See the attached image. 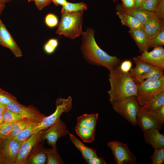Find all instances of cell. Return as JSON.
<instances>
[{"mask_svg": "<svg viewBox=\"0 0 164 164\" xmlns=\"http://www.w3.org/2000/svg\"><path fill=\"white\" fill-rule=\"evenodd\" d=\"M95 31L88 28L82 35L81 50L84 58L90 64L106 68L109 70L119 65L120 60L101 49L95 38Z\"/></svg>", "mask_w": 164, "mask_h": 164, "instance_id": "cell-1", "label": "cell"}, {"mask_svg": "<svg viewBox=\"0 0 164 164\" xmlns=\"http://www.w3.org/2000/svg\"><path fill=\"white\" fill-rule=\"evenodd\" d=\"M111 88L108 91L111 104L132 96H137V85L129 72H122L119 65L109 70Z\"/></svg>", "mask_w": 164, "mask_h": 164, "instance_id": "cell-2", "label": "cell"}, {"mask_svg": "<svg viewBox=\"0 0 164 164\" xmlns=\"http://www.w3.org/2000/svg\"><path fill=\"white\" fill-rule=\"evenodd\" d=\"M56 33L59 36L74 39L82 35L83 11L76 12H62Z\"/></svg>", "mask_w": 164, "mask_h": 164, "instance_id": "cell-3", "label": "cell"}, {"mask_svg": "<svg viewBox=\"0 0 164 164\" xmlns=\"http://www.w3.org/2000/svg\"><path fill=\"white\" fill-rule=\"evenodd\" d=\"M136 97L140 106L164 91V76L158 80L146 79L137 84Z\"/></svg>", "mask_w": 164, "mask_h": 164, "instance_id": "cell-4", "label": "cell"}, {"mask_svg": "<svg viewBox=\"0 0 164 164\" xmlns=\"http://www.w3.org/2000/svg\"><path fill=\"white\" fill-rule=\"evenodd\" d=\"M111 104L115 111L133 125H137V118L140 106L136 96L129 97Z\"/></svg>", "mask_w": 164, "mask_h": 164, "instance_id": "cell-5", "label": "cell"}, {"mask_svg": "<svg viewBox=\"0 0 164 164\" xmlns=\"http://www.w3.org/2000/svg\"><path fill=\"white\" fill-rule=\"evenodd\" d=\"M56 105V108L55 111L50 116L44 118L36 128L33 134L50 127L60 118L63 113L70 111L72 108V98L70 96L67 99L60 97L57 99Z\"/></svg>", "mask_w": 164, "mask_h": 164, "instance_id": "cell-6", "label": "cell"}, {"mask_svg": "<svg viewBox=\"0 0 164 164\" xmlns=\"http://www.w3.org/2000/svg\"><path fill=\"white\" fill-rule=\"evenodd\" d=\"M22 142L10 137L0 138V152L3 164H15Z\"/></svg>", "mask_w": 164, "mask_h": 164, "instance_id": "cell-7", "label": "cell"}, {"mask_svg": "<svg viewBox=\"0 0 164 164\" xmlns=\"http://www.w3.org/2000/svg\"><path fill=\"white\" fill-rule=\"evenodd\" d=\"M108 145L114 155L115 164H137L136 157L130 151L126 144L115 140L108 142Z\"/></svg>", "mask_w": 164, "mask_h": 164, "instance_id": "cell-8", "label": "cell"}, {"mask_svg": "<svg viewBox=\"0 0 164 164\" xmlns=\"http://www.w3.org/2000/svg\"><path fill=\"white\" fill-rule=\"evenodd\" d=\"M69 133L66 125L60 118L52 126L44 130L40 139L41 141L46 140L48 144L52 147L56 146L59 138Z\"/></svg>", "mask_w": 164, "mask_h": 164, "instance_id": "cell-9", "label": "cell"}, {"mask_svg": "<svg viewBox=\"0 0 164 164\" xmlns=\"http://www.w3.org/2000/svg\"><path fill=\"white\" fill-rule=\"evenodd\" d=\"M7 109L17 113L23 118L41 122L45 115L32 105L26 106L19 102H12L6 105Z\"/></svg>", "mask_w": 164, "mask_h": 164, "instance_id": "cell-10", "label": "cell"}, {"mask_svg": "<svg viewBox=\"0 0 164 164\" xmlns=\"http://www.w3.org/2000/svg\"><path fill=\"white\" fill-rule=\"evenodd\" d=\"M140 60L164 70V49L162 46L153 48L151 51H145L137 56Z\"/></svg>", "mask_w": 164, "mask_h": 164, "instance_id": "cell-11", "label": "cell"}, {"mask_svg": "<svg viewBox=\"0 0 164 164\" xmlns=\"http://www.w3.org/2000/svg\"><path fill=\"white\" fill-rule=\"evenodd\" d=\"M163 123L156 113L139 111L137 118V125L141 128L143 132L152 128L160 130Z\"/></svg>", "mask_w": 164, "mask_h": 164, "instance_id": "cell-12", "label": "cell"}, {"mask_svg": "<svg viewBox=\"0 0 164 164\" xmlns=\"http://www.w3.org/2000/svg\"><path fill=\"white\" fill-rule=\"evenodd\" d=\"M44 130L31 135L22 144L15 164H26L33 147L39 141Z\"/></svg>", "mask_w": 164, "mask_h": 164, "instance_id": "cell-13", "label": "cell"}, {"mask_svg": "<svg viewBox=\"0 0 164 164\" xmlns=\"http://www.w3.org/2000/svg\"><path fill=\"white\" fill-rule=\"evenodd\" d=\"M0 45L9 49L16 57L22 56L20 49L0 19Z\"/></svg>", "mask_w": 164, "mask_h": 164, "instance_id": "cell-14", "label": "cell"}, {"mask_svg": "<svg viewBox=\"0 0 164 164\" xmlns=\"http://www.w3.org/2000/svg\"><path fill=\"white\" fill-rule=\"evenodd\" d=\"M39 141L35 144L31 151L26 164H44L47 160V149L43 146L44 142Z\"/></svg>", "mask_w": 164, "mask_h": 164, "instance_id": "cell-15", "label": "cell"}, {"mask_svg": "<svg viewBox=\"0 0 164 164\" xmlns=\"http://www.w3.org/2000/svg\"><path fill=\"white\" fill-rule=\"evenodd\" d=\"M117 11L124 12L133 16L142 25L155 16L154 12H149L140 9L133 8L128 9L124 7L121 4L119 3L116 6Z\"/></svg>", "mask_w": 164, "mask_h": 164, "instance_id": "cell-16", "label": "cell"}, {"mask_svg": "<svg viewBox=\"0 0 164 164\" xmlns=\"http://www.w3.org/2000/svg\"><path fill=\"white\" fill-rule=\"evenodd\" d=\"M159 130L152 128L143 132L145 142L154 148L164 147V136Z\"/></svg>", "mask_w": 164, "mask_h": 164, "instance_id": "cell-17", "label": "cell"}, {"mask_svg": "<svg viewBox=\"0 0 164 164\" xmlns=\"http://www.w3.org/2000/svg\"><path fill=\"white\" fill-rule=\"evenodd\" d=\"M164 105V91L157 94L141 107L140 111L157 113Z\"/></svg>", "mask_w": 164, "mask_h": 164, "instance_id": "cell-18", "label": "cell"}, {"mask_svg": "<svg viewBox=\"0 0 164 164\" xmlns=\"http://www.w3.org/2000/svg\"><path fill=\"white\" fill-rule=\"evenodd\" d=\"M128 32L135 41L140 52L148 51V38L142 29H129Z\"/></svg>", "mask_w": 164, "mask_h": 164, "instance_id": "cell-19", "label": "cell"}, {"mask_svg": "<svg viewBox=\"0 0 164 164\" xmlns=\"http://www.w3.org/2000/svg\"><path fill=\"white\" fill-rule=\"evenodd\" d=\"M133 59L135 66L134 68L130 70L129 73L135 82L137 78L148 72L154 66L140 60L137 56L133 57Z\"/></svg>", "mask_w": 164, "mask_h": 164, "instance_id": "cell-20", "label": "cell"}, {"mask_svg": "<svg viewBox=\"0 0 164 164\" xmlns=\"http://www.w3.org/2000/svg\"><path fill=\"white\" fill-rule=\"evenodd\" d=\"M162 23L164 22H160L155 16L142 25V29L148 38H150L158 32Z\"/></svg>", "mask_w": 164, "mask_h": 164, "instance_id": "cell-21", "label": "cell"}, {"mask_svg": "<svg viewBox=\"0 0 164 164\" xmlns=\"http://www.w3.org/2000/svg\"><path fill=\"white\" fill-rule=\"evenodd\" d=\"M116 15L120 19L122 25L130 29H142V25L130 15L121 11H117Z\"/></svg>", "mask_w": 164, "mask_h": 164, "instance_id": "cell-22", "label": "cell"}, {"mask_svg": "<svg viewBox=\"0 0 164 164\" xmlns=\"http://www.w3.org/2000/svg\"><path fill=\"white\" fill-rule=\"evenodd\" d=\"M69 134L71 141L80 151L84 160L97 156V152L94 149L85 145L72 134Z\"/></svg>", "mask_w": 164, "mask_h": 164, "instance_id": "cell-23", "label": "cell"}, {"mask_svg": "<svg viewBox=\"0 0 164 164\" xmlns=\"http://www.w3.org/2000/svg\"><path fill=\"white\" fill-rule=\"evenodd\" d=\"M75 129L83 142L91 143L95 140V129L89 127L76 125Z\"/></svg>", "mask_w": 164, "mask_h": 164, "instance_id": "cell-24", "label": "cell"}, {"mask_svg": "<svg viewBox=\"0 0 164 164\" xmlns=\"http://www.w3.org/2000/svg\"><path fill=\"white\" fill-rule=\"evenodd\" d=\"M98 117V114H83L77 118L76 125L87 126L96 130Z\"/></svg>", "mask_w": 164, "mask_h": 164, "instance_id": "cell-25", "label": "cell"}, {"mask_svg": "<svg viewBox=\"0 0 164 164\" xmlns=\"http://www.w3.org/2000/svg\"><path fill=\"white\" fill-rule=\"evenodd\" d=\"M163 71L160 68L154 66L148 72L137 78L135 82L137 84L146 79H159L164 76Z\"/></svg>", "mask_w": 164, "mask_h": 164, "instance_id": "cell-26", "label": "cell"}, {"mask_svg": "<svg viewBox=\"0 0 164 164\" xmlns=\"http://www.w3.org/2000/svg\"><path fill=\"white\" fill-rule=\"evenodd\" d=\"M36 122L39 121L24 118L14 123L12 132L9 137L13 138L30 125Z\"/></svg>", "mask_w": 164, "mask_h": 164, "instance_id": "cell-27", "label": "cell"}, {"mask_svg": "<svg viewBox=\"0 0 164 164\" xmlns=\"http://www.w3.org/2000/svg\"><path fill=\"white\" fill-rule=\"evenodd\" d=\"M149 48L164 45V23L161 25L158 32L154 36L148 38Z\"/></svg>", "mask_w": 164, "mask_h": 164, "instance_id": "cell-28", "label": "cell"}, {"mask_svg": "<svg viewBox=\"0 0 164 164\" xmlns=\"http://www.w3.org/2000/svg\"><path fill=\"white\" fill-rule=\"evenodd\" d=\"M47 164H63L65 162L58 152L56 146L47 149Z\"/></svg>", "mask_w": 164, "mask_h": 164, "instance_id": "cell-29", "label": "cell"}, {"mask_svg": "<svg viewBox=\"0 0 164 164\" xmlns=\"http://www.w3.org/2000/svg\"><path fill=\"white\" fill-rule=\"evenodd\" d=\"M41 122L33 123L19 133L13 138L19 142H23L34 133L36 127Z\"/></svg>", "mask_w": 164, "mask_h": 164, "instance_id": "cell-30", "label": "cell"}, {"mask_svg": "<svg viewBox=\"0 0 164 164\" xmlns=\"http://www.w3.org/2000/svg\"><path fill=\"white\" fill-rule=\"evenodd\" d=\"M87 9L86 5L83 2L75 3L67 2L64 6H62L61 12H76L86 10Z\"/></svg>", "mask_w": 164, "mask_h": 164, "instance_id": "cell-31", "label": "cell"}, {"mask_svg": "<svg viewBox=\"0 0 164 164\" xmlns=\"http://www.w3.org/2000/svg\"><path fill=\"white\" fill-rule=\"evenodd\" d=\"M3 118L4 122L13 124L24 118L17 113L7 109L3 113Z\"/></svg>", "mask_w": 164, "mask_h": 164, "instance_id": "cell-32", "label": "cell"}, {"mask_svg": "<svg viewBox=\"0 0 164 164\" xmlns=\"http://www.w3.org/2000/svg\"><path fill=\"white\" fill-rule=\"evenodd\" d=\"M154 152L151 157L152 164H162L164 162V147L154 148Z\"/></svg>", "mask_w": 164, "mask_h": 164, "instance_id": "cell-33", "label": "cell"}, {"mask_svg": "<svg viewBox=\"0 0 164 164\" xmlns=\"http://www.w3.org/2000/svg\"><path fill=\"white\" fill-rule=\"evenodd\" d=\"M0 102L6 105L12 103H18L16 98L0 87Z\"/></svg>", "mask_w": 164, "mask_h": 164, "instance_id": "cell-34", "label": "cell"}, {"mask_svg": "<svg viewBox=\"0 0 164 164\" xmlns=\"http://www.w3.org/2000/svg\"><path fill=\"white\" fill-rule=\"evenodd\" d=\"M13 123L3 122L0 124V138H5L10 137L12 132Z\"/></svg>", "mask_w": 164, "mask_h": 164, "instance_id": "cell-35", "label": "cell"}, {"mask_svg": "<svg viewBox=\"0 0 164 164\" xmlns=\"http://www.w3.org/2000/svg\"><path fill=\"white\" fill-rule=\"evenodd\" d=\"M57 39L51 38L48 40L43 46V50L47 54H51L53 53L58 46Z\"/></svg>", "mask_w": 164, "mask_h": 164, "instance_id": "cell-36", "label": "cell"}, {"mask_svg": "<svg viewBox=\"0 0 164 164\" xmlns=\"http://www.w3.org/2000/svg\"><path fill=\"white\" fill-rule=\"evenodd\" d=\"M160 1V0H146L139 9L147 11L154 12Z\"/></svg>", "mask_w": 164, "mask_h": 164, "instance_id": "cell-37", "label": "cell"}, {"mask_svg": "<svg viewBox=\"0 0 164 164\" xmlns=\"http://www.w3.org/2000/svg\"><path fill=\"white\" fill-rule=\"evenodd\" d=\"M45 22L49 27L53 28L57 26L58 24V19L54 14L49 13L47 14L45 18Z\"/></svg>", "mask_w": 164, "mask_h": 164, "instance_id": "cell-38", "label": "cell"}, {"mask_svg": "<svg viewBox=\"0 0 164 164\" xmlns=\"http://www.w3.org/2000/svg\"><path fill=\"white\" fill-rule=\"evenodd\" d=\"M154 13L160 22H164V0H160Z\"/></svg>", "mask_w": 164, "mask_h": 164, "instance_id": "cell-39", "label": "cell"}, {"mask_svg": "<svg viewBox=\"0 0 164 164\" xmlns=\"http://www.w3.org/2000/svg\"><path fill=\"white\" fill-rule=\"evenodd\" d=\"M132 63L130 60H126L122 62L119 67L120 69L123 72L128 73L131 69Z\"/></svg>", "mask_w": 164, "mask_h": 164, "instance_id": "cell-40", "label": "cell"}, {"mask_svg": "<svg viewBox=\"0 0 164 164\" xmlns=\"http://www.w3.org/2000/svg\"><path fill=\"white\" fill-rule=\"evenodd\" d=\"M85 161L88 164H106V162L102 157H99L97 156H94L87 159Z\"/></svg>", "mask_w": 164, "mask_h": 164, "instance_id": "cell-41", "label": "cell"}, {"mask_svg": "<svg viewBox=\"0 0 164 164\" xmlns=\"http://www.w3.org/2000/svg\"><path fill=\"white\" fill-rule=\"evenodd\" d=\"M34 2L37 9L41 10L50 5L52 2V0H35Z\"/></svg>", "mask_w": 164, "mask_h": 164, "instance_id": "cell-42", "label": "cell"}, {"mask_svg": "<svg viewBox=\"0 0 164 164\" xmlns=\"http://www.w3.org/2000/svg\"><path fill=\"white\" fill-rule=\"evenodd\" d=\"M121 5L124 7L130 9L134 7V0H121Z\"/></svg>", "mask_w": 164, "mask_h": 164, "instance_id": "cell-43", "label": "cell"}, {"mask_svg": "<svg viewBox=\"0 0 164 164\" xmlns=\"http://www.w3.org/2000/svg\"><path fill=\"white\" fill-rule=\"evenodd\" d=\"M156 113L160 120L164 122V105H163Z\"/></svg>", "mask_w": 164, "mask_h": 164, "instance_id": "cell-44", "label": "cell"}, {"mask_svg": "<svg viewBox=\"0 0 164 164\" xmlns=\"http://www.w3.org/2000/svg\"><path fill=\"white\" fill-rule=\"evenodd\" d=\"M52 2L56 6H64L67 2L66 0H52Z\"/></svg>", "mask_w": 164, "mask_h": 164, "instance_id": "cell-45", "label": "cell"}, {"mask_svg": "<svg viewBox=\"0 0 164 164\" xmlns=\"http://www.w3.org/2000/svg\"><path fill=\"white\" fill-rule=\"evenodd\" d=\"M146 0H135L134 8L139 9L144 4Z\"/></svg>", "mask_w": 164, "mask_h": 164, "instance_id": "cell-46", "label": "cell"}, {"mask_svg": "<svg viewBox=\"0 0 164 164\" xmlns=\"http://www.w3.org/2000/svg\"><path fill=\"white\" fill-rule=\"evenodd\" d=\"M6 109V105L0 102V113H3Z\"/></svg>", "mask_w": 164, "mask_h": 164, "instance_id": "cell-47", "label": "cell"}, {"mask_svg": "<svg viewBox=\"0 0 164 164\" xmlns=\"http://www.w3.org/2000/svg\"><path fill=\"white\" fill-rule=\"evenodd\" d=\"M5 7V5L0 3V16Z\"/></svg>", "mask_w": 164, "mask_h": 164, "instance_id": "cell-48", "label": "cell"}, {"mask_svg": "<svg viewBox=\"0 0 164 164\" xmlns=\"http://www.w3.org/2000/svg\"><path fill=\"white\" fill-rule=\"evenodd\" d=\"M12 0H0V3L5 5V3L10 2Z\"/></svg>", "mask_w": 164, "mask_h": 164, "instance_id": "cell-49", "label": "cell"}, {"mask_svg": "<svg viewBox=\"0 0 164 164\" xmlns=\"http://www.w3.org/2000/svg\"><path fill=\"white\" fill-rule=\"evenodd\" d=\"M3 113H0V124L4 122L3 118Z\"/></svg>", "mask_w": 164, "mask_h": 164, "instance_id": "cell-50", "label": "cell"}, {"mask_svg": "<svg viewBox=\"0 0 164 164\" xmlns=\"http://www.w3.org/2000/svg\"><path fill=\"white\" fill-rule=\"evenodd\" d=\"M0 164H3L2 161L1 157L0 152Z\"/></svg>", "mask_w": 164, "mask_h": 164, "instance_id": "cell-51", "label": "cell"}, {"mask_svg": "<svg viewBox=\"0 0 164 164\" xmlns=\"http://www.w3.org/2000/svg\"><path fill=\"white\" fill-rule=\"evenodd\" d=\"M35 1V0H28V2H31V1Z\"/></svg>", "mask_w": 164, "mask_h": 164, "instance_id": "cell-52", "label": "cell"}, {"mask_svg": "<svg viewBox=\"0 0 164 164\" xmlns=\"http://www.w3.org/2000/svg\"><path fill=\"white\" fill-rule=\"evenodd\" d=\"M114 2H116L118 1V0H113Z\"/></svg>", "mask_w": 164, "mask_h": 164, "instance_id": "cell-53", "label": "cell"}, {"mask_svg": "<svg viewBox=\"0 0 164 164\" xmlns=\"http://www.w3.org/2000/svg\"></svg>", "mask_w": 164, "mask_h": 164, "instance_id": "cell-54", "label": "cell"}, {"mask_svg": "<svg viewBox=\"0 0 164 164\" xmlns=\"http://www.w3.org/2000/svg\"></svg>", "mask_w": 164, "mask_h": 164, "instance_id": "cell-55", "label": "cell"}]
</instances>
